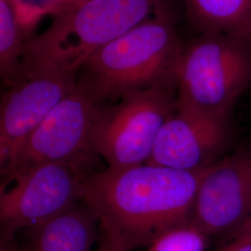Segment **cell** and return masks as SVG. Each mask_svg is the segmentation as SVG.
I'll return each mask as SVG.
<instances>
[{"instance_id":"3957f363","label":"cell","mask_w":251,"mask_h":251,"mask_svg":"<svg viewBox=\"0 0 251 251\" xmlns=\"http://www.w3.org/2000/svg\"><path fill=\"white\" fill-rule=\"evenodd\" d=\"M183 47L174 12L164 10L93 54L76 80L102 103L134 90L155 87L177 90Z\"/></svg>"},{"instance_id":"277c9868","label":"cell","mask_w":251,"mask_h":251,"mask_svg":"<svg viewBox=\"0 0 251 251\" xmlns=\"http://www.w3.org/2000/svg\"><path fill=\"white\" fill-rule=\"evenodd\" d=\"M251 86V47L247 38L203 33L184 43L177 71L179 107L229 118Z\"/></svg>"},{"instance_id":"7c38bea8","label":"cell","mask_w":251,"mask_h":251,"mask_svg":"<svg viewBox=\"0 0 251 251\" xmlns=\"http://www.w3.org/2000/svg\"><path fill=\"white\" fill-rule=\"evenodd\" d=\"M189 22L199 34L247 38L251 33V0H183Z\"/></svg>"},{"instance_id":"9c48e42d","label":"cell","mask_w":251,"mask_h":251,"mask_svg":"<svg viewBox=\"0 0 251 251\" xmlns=\"http://www.w3.org/2000/svg\"><path fill=\"white\" fill-rule=\"evenodd\" d=\"M77 75L24 76L8 86L0 104V171L8 170L24 144L74 90Z\"/></svg>"},{"instance_id":"52a82bcc","label":"cell","mask_w":251,"mask_h":251,"mask_svg":"<svg viewBox=\"0 0 251 251\" xmlns=\"http://www.w3.org/2000/svg\"><path fill=\"white\" fill-rule=\"evenodd\" d=\"M90 174L65 164L27 168L1 182V237H13L61 215L83 201Z\"/></svg>"},{"instance_id":"d6986e66","label":"cell","mask_w":251,"mask_h":251,"mask_svg":"<svg viewBox=\"0 0 251 251\" xmlns=\"http://www.w3.org/2000/svg\"><path fill=\"white\" fill-rule=\"evenodd\" d=\"M69 6H74V5H76V4H79L81 2H84V1H87V0H64Z\"/></svg>"},{"instance_id":"9a60e30c","label":"cell","mask_w":251,"mask_h":251,"mask_svg":"<svg viewBox=\"0 0 251 251\" xmlns=\"http://www.w3.org/2000/svg\"><path fill=\"white\" fill-rule=\"evenodd\" d=\"M209 239L191 224L180 225L162 233L147 251H207Z\"/></svg>"},{"instance_id":"e0dca14e","label":"cell","mask_w":251,"mask_h":251,"mask_svg":"<svg viewBox=\"0 0 251 251\" xmlns=\"http://www.w3.org/2000/svg\"><path fill=\"white\" fill-rule=\"evenodd\" d=\"M97 251H131L115 237L100 232Z\"/></svg>"},{"instance_id":"7a4b0ae2","label":"cell","mask_w":251,"mask_h":251,"mask_svg":"<svg viewBox=\"0 0 251 251\" xmlns=\"http://www.w3.org/2000/svg\"><path fill=\"white\" fill-rule=\"evenodd\" d=\"M168 9H172L169 0H87L74 5L54 17L45 31L27 40L17 79L77 75L101 48Z\"/></svg>"},{"instance_id":"ac0fdd59","label":"cell","mask_w":251,"mask_h":251,"mask_svg":"<svg viewBox=\"0 0 251 251\" xmlns=\"http://www.w3.org/2000/svg\"><path fill=\"white\" fill-rule=\"evenodd\" d=\"M0 251H25L13 237H1Z\"/></svg>"},{"instance_id":"ffe728a7","label":"cell","mask_w":251,"mask_h":251,"mask_svg":"<svg viewBox=\"0 0 251 251\" xmlns=\"http://www.w3.org/2000/svg\"><path fill=\"white\" fill-rule=\"evenodd\" d=\"M248 41H249V43H250V45H251V35L249 36V37H248Z\"/></svg>"},{"instance_id":"4fadbf2b","label":"cell","mask_w":251,"mask_h":251,"mask_svg":"<svg viewBox=\"0 0 251 251\" xmlns=\"http://www.w3.org/2000/svg\"><path fill=\"white\" fill-rule=\"evenodd\" d=\"M25 43L9 0H0V74L6 86L18 78Z\"/></svg>"},{"instance_id":"6da1fadb","label":"cell","mask_w":251,"mask_h":251,"mask_svg":"<svg viewBox=\"0 0 251 251\" xmlns=\"http://www.w3.org/2000/svg\"><path fill=\"white\" fill-rule=\"evenodd\" d=\"M204 170L177 171L146 163L95 171L85 181L82 202L97 217L100 232L129 251L149 247L162 233L190 224Z\"/></svg>"},{"instance_id":"30bf717a","label":"cell","mask_w":251,"mask_h":251,"mask_svg":"<svg viewBox=\"0 0 251 251\" xmlns=\"http://www.w3.org/2000/svg\"><path fill=\"white\" fill-rule=\"evenodd\" d=\"M229 118L179 107L165 122L147 164L195 172L218 161L228 143Z\"/></svg>"},{"instance_id":"8fae6325","label":"cell","mask_w":251,"mask_h":251,"mask_svg":"<svg viewBox=\"0 0 251 251\" xmlns=\"http://www.w3.org/2000/svg\"><path fill=\"white\" fill-rule=\"evenodd\" d=\"M95 214L83 202L29 229L33 251H91L98 239Z\"/></svg>"},{"instance_id":"ba28073f","label":"cell","mask_w":251,"mask_h":251,"mask_svg":"<svg viewBox=\"0 0 251 251\" xmlns=\"http://www.w3.org/2000/svg\"><path fill=\"white\" fill-rule=\"evenodd\" d=\"M251 218V148L206 168L190 224L207 236L231 235Z\"/></svg>"},{"instance_id":"2e32d148","label":"cell","mask_w":251,"mask_h":251,"mask_svg":"<svg viewBox=\"0 0 251 251\" xmlns=\"http://www.w3.org/2000/svg\"><path fill=\"white\" fill-rule=\"evenodd\" d=\"M213 251H251V218Z\"/></svg>"},{"instance_id":"5b68a950","label":"cell","mask_w":251,"mask_h":251,"mask_svg":"<svg viewBox=\"0 0 251 251\" xmlns=\"http://www.w3.org/2000/svg\"><path fill=\"white\" fill-rule=\"evenodd\" d=\"M176 101L177 90L155 87L127 92L114 105L101 104L94 126V146L108 169H128L149 161Z\"/></svg>"},{"instance_id":"5bb4252c","label":"cell","mask_w":251,"mask_h":251,"mask_svg":"<svg viewBox=\"0 0 251 251\" xmlns=\"http://www.w3.org/2000/svg\"><path fill=\"white\" fill-rule=\"evenodd\" d=\"M14 16L26 41L34 36L38 24L47 17H56L72 7L64 0H9Z\"/></svg>"},{"instance_id":"8992f818","label":"cell","mask_w":251,"mask_h":251,"mask_svg":"<svg viewBox=\"0 0 251 251\" xmlns=\"http://www.w3.org/2000/svg\"><path fill=\"white\" fill-rule=\"evenodd\" d=\"M103 104L76 80V85L31 134L2 181L27 168L49 163L65 164L91 174L99 154L94 126Z\"/></svg>"}]
</instances>
